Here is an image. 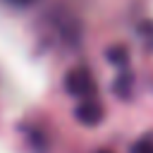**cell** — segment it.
<instances>
[{"mask_svg":"<svg viewBox=\"0 0 153 153\" xmlns=\"http://www.w3.org/2000/svg\"><path fill=\"white\" fill-rule=\"evenodd\" d=\"M65 86H67V91H69L72 96H76V98H88V96L93 93V88H96L91 72L84 69V67L72 69V72L67 74V79H65Z\"/></svg>","mask_w":153,"mask_h":153,"instance_id":"obj_1","label":"cell"},{"mask_svg":"<svg viewBox=\"0 0 153 153\" xmlns=\"http://www.w3.org/2000/svg\"><path fill=\"white\" fill-rule=\"evenodd\" d=\"M103 115H105L103 105H100L98 100H93L91 96H88V98H81V103L74 108V117H76L81 124H86V127H96V124L103 120Z\"/></svg>","mask_w":153,"mask_h":153,"instance_id":"obj_2","label":"cell"},{"mask_svg":"<svg viewBox=\"0 0 153 153\" xmlns=\"http://www.w3.org/2000/svg\"><path fill=\"white\" fill-rule=\"evenodd\" d=\"M131 86H134V76H131L127 69H122V72L115 76V81H112V91H115L120 98H129V96H131Z\"/></svg>","mask_w":153,"mask_h":153,"instance_id":"obj_3","label":"cell"},{"mask_svg":"<svg viewBox=\"0 0 153 153\" xmlns=\"http://www.w3.org/2000/svg\"><path fill=\"white\" fill-rule=\"evenodd\" d=\"M108 60H110V62H115V67H120V69H127L129 55H127V50H124L122 45H117V48H110V50H108Z\"/></svg>","mask_w":153,"mask_h":153,"instance_id":"obj_4","label":"cell"},{"mask_svg":"<svg viewBox=\"0 0 153 153\" xmlns=\"http://www.w3.org/2000/svg\"><path fill=\"white\" fill-rule=\"evenodd\" d=\"M131 153H153V136H143L141 141H136Z\"/></svg>","mask_w":153,"mask_h":153,"instance_id":"obj_5","label":"cell"},{"mask_svg":"<svg viewBox=\"0 0 153 153\" xmlns=\"http://www.w3.org/2000/svg\"><path fill=\"white\" fill-rule=\"evenodd\" d=\"M141 33H143V36L148 38V43L153 45V22H143V24H141Z\"/></svg>","mask_w":153,"mask_h":153,"instance_id":"obj_6","label":"cell"},{"mask_svg":"<svg viewBox=\"0 0 153 153\" xmlns=\"http://www.w3.org/2000/svg\"><path fill=\"white\" fill-rule=\"evenodd\" d=\"M14 5H29V2H33V0H12Z\"/></svg>","mask_w":153,"mask_h":153,"instance_id":"obj_7","label":"cell"},{"mask_svg":"<svg viewBox=\"0 0 153 153\" xmlns=\"http://www.w3.org/2000/svg\"><path fill=\"white\" fill-rule=\"evenodd\" d=\"M98 153H112V151H98Z\"/></svg>","mask_w":153,"mask_h":153,"instance_id":"obj_8","label":"cell"}]
</instances>
